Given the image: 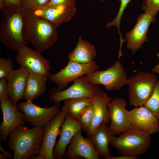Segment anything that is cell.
<instances>
[{
    "label": "cell",
    "mask_w": 159,
    "mask_h": 159,
    "mask_svg": "<svg viewBox=\"0 0 159 159\" xmlns=\"http://www.w3.org/2000/svg\"><path fill=\"white\" fill-rule=\"evenodd\" d=\"M24 37L41 52L54 46L58 38L56 28L46 20L34 15L29 9L22 8Z\"/></svg>",
    "instance_id": "cell-1"
},
{
    "label": "cell",
    "mask_w": 159,
    "mask_h": 159,
    "mask_svg": "<svg viewBox=\"0 0 159 159\" xmlns=\"http://www.w3.org/2000/svg\"><path fill=\"white\" fill-rule=\"evenodd\" d=\"M45 127H33L21 125L9 134L7 143L14 152L13 159H33L40 152Z\"/></svg>",
    "instance_id": "cell-2"
},
{
    "label": "cell",
    "mask_w": 159,
    "mask_h": 159,
    "mask_svg": "<svg viewBox=\"0 0 159 159\" xmlns=\"http://www.w3.org/2000/svg\"><path fill=\"white\" fill-rule=\"evenodd\" d=\"M22 8L4 9L1 11L2 12L0 25L1 41L6 47L17 52L28 43L23 34Z\"/></svg>",
    "instance_id": "cell-3"
},
{
    "label": "cell",
    "mask_w": 159,
    "mask_h": 159,
    "mask_svg": "<svg viewBox=\"0 0 159 159\" xmlns=\"http://www.w3.org/2000/svg\"><path fill=\"white\" fill-rule=\"evenodd\" d=\"M151 142L150 135L131 127L117 137L113 135L110 143L121 155L138 156L146 152Z\"/></svg>",
    "instance_id": "cell-4"
},
{
    "label": "cell",
    "mask_w": 159,
    "mask_h": 159,
    "mask_svg": "<svg viewBox=\"0 0 159 159\" xmlns=\"http://www.w3.org/2000/svg\"><path fill=\"white\" fill-rule=\"evenodd\" d=\"M158 80L153 72H139L127 78L130 105L135 107L144 105L152 95Z\"/></svg>",
    "instance_id": "cell-5"
},
{
    "label": "cell",
    "mask_w": 159,
    "mask_h": 159,
    "mask_svg": "<svg viewBox=\"0 0 159 159\" xmlns=\"http://www.w3.org/2000/svg\"><path fill=\"white\" fill-rule=\"evenodd\" d=\"M85 75L91 83L103 85L108 91H118L127 84L126 72L119 61L106 70H97Z\"/></svg>",
    "instance_id": "cell-6"
},
{
    "label": "cell",
    "mask_w": 159,
    "mask_h": 159,
    "mask_svg": "<svg viewBox=\"0 0 159 159\" xmlns=\"http://www.w3.org/2000/svg\"><path fill=\"white\" fill-rule=\"evenodd\" d=\"M74 82L72 85L64 90H60L57 88L51 89L49 94L50 101L54 104H57L68 98L92 97L100 90L98 85L91 83L85 75Z\"/></svg>",
    "instance_id": "cell-7"
},
{
    "label": "cell",
    "mask_w": 159,
    "mask_h": 159,
    "mask_svg": "<svg viewBox=\"0 0 159 159\" xmlns=\"http://www.w3.org/2000/svg\"><path fill=\"white\" fill-rule=\"evenodd\" d=\"M17 107L23 113L25 122L33 127H45L60 111V104L43 108L35 105L32 101L19 102Z\"/></svg>",
    "instance_id": "cell-8"
},
{
    "label": "cell",
    "mask_w": 159,
    "mask_h": 159,
    "mask_svg": "<svg viewBox=\"0 0 159 159\" xmlns=\"http://www.w3.org/2000/svg\"><path fill=\"white\" fill-rule=\"evenodd\" d=\"M98 67L94 61L88 63L82 64L69 60L63 69L55 74L50 73L48 77L56 84L58 89L62 90L69 82L97 70Z\"/></svg>",
    "instance_id": "cell-9"
},
{
    "label": "cell",
    "mask_w": 159,
    "mask_h": 159,
    "mask_svg": "<svg viewBox=\"0 0 159 159\" xmlns=\"http://www.w3.org/2000/svg\"><path fill=\"white\" fill-rule=\"evenodd\" d=\"M15 60L17 64L29 72L47 77L50 73V62L43 56L41 52L27 45L17 52Z\"/></svg>",
    "instance_id": "cell-10"
},
{
    "label": "cell",
    "mask_w": 159,
    "mask_h": 159,
    "mask_svg": "<svg viewBox=\"0 0 159 159\" xmlns=\"http://www.w3.org/2000/svg\"><path fill=\"white\" fill-rule=\"evenodd\" d=\"M127 104L123 98L115 97L107 105L110 124L108 127L111 133L117 135L132 127L129 111L126 108Z\"/></svg>",
    "instance_id": "cell-11"
},
{
    "label": "cell",
    "mask_w": 159,
    "mask_h": 159,
    "mask_svg": "<svg viewBox=\"0 0 159 159\" xmlns=\"http://www.w3.org/2000/svg\"><path fill=\"white\" fill-rule=\"evenodd\" d=\"M0 107L3 115V121L0 124V140L4 141L10 133L20 125L25 124L23 112L18 110L9 98L0 101Z\"/></svg>",
    "instance_id": "cell-12"
},
{
    "label": "cell",
    "mask_w": 159,
    "mask_h": 159,
    "mask_svg": "<svg viewBox=\"0 0 159 159\" xmlns=\"http://www.w3.org/2000/svg\"><path fill=\"white\" fill-rule=\"evenodd\" d=\"M156 20L155 17L148 13L141 14L137 19L136 24L130 31L125 34L127 48L135 54L145 42L148 39L147 37L149 27Z\"/></svg>",
    "instance_id": "cell-13"
},
{
    "label": "cell",
    "mask_w": 159,
    "mask_h": 159,
    "mask_svg": "<svg viewBox=\"0 0 159 159\" xmlns=\"http://www.w3.org/2000/svg\"><path fill=\"white\" fill-rule=\"evenodd\" d=\"M66 112L62 110L45 127L42 146L39 153L45 159H54L53 150L57 136L60 135L62 124L64 120Z\"/></svg>",
    "instance_id": "cell-14"
},
{
    "label": "cell",
    "mask_w": 159,
    "mask_h": 159,
    "mask_svg": "<svg viewBox=\"0 0 159 159\" xmlns=\"http://www.w3.org/2000/svg\"><path fill=\"white\" fill-rule=\"evenodd\" d=\"M30 10L35 16L47 21L56 29L62 24L70 21L77 11L75 6L63 5Z\"/></svg>",
    "instance_id": "cell-15"
},
{
    "label": "cell",
    "mask_w": 159,
    "mask_h": 159,
    "mask_svg": "<svg viewBox=\"0 0 159 159\" xmlns=\"http://www.w3.org/2000/svg\"><path fill=\"white\" fill-rule=\"evenodd\" d=\"M61 129L60 137L53 150V156L55 159L64 158L67 146L75 134L79 130H83V128L77 120L67 114Z\"/></svg>",
    "instance_id": "cell-16"
},
{
    "label": "cell",
    "mask_w": 159,
    "mask_h": 159,
    "mask_svg": "<svg viewBox=\"0 0 159 159\" xmlns=\"http://www.w3.org/2000/svg\"><path fill=\"white\" fill-rule=\"evenodd\" d=\"M82 130L74 136L66 148L64 158L75 159L84 158L86 159H99V155L90 140L82 135Z\"/></svg>",
    "instance_id": "cell-17"
},
{
    "label": "cell",
    "mask_w": 159,
    "mask_h": 159,
    "mask_svg": "<svg viewBox=\"0 0 159 159\" xmlns=\"http://www.w3.org/2000/svg\"><path fill=\"white\" fill-rule=\"evenodd\" d=\"M132 127L145 131L150 135L159 131V120L144 105L129 111Z\"/></svg>",
    "instance_id": "cell-18"
},
{
    "label": "cell",
    "mask_w": 159,
    "mask_h": 159,
    "mask_svg": "<svg viewBox=\"0 0 159 159\" xmlns=\"http://www.w3.org/2000/svg\"><path fill=\"white\" fill-rule=\"evenodd\" d=\"M112 100L111 97L101 90L92 97L93 117L90 127L86 133L87 136L93 134L102 123L107 125L110 122L107 105Z\"/></svg>",
    "instance_id": "cell-19"
},
{
    "label": "cell",
    "mask_w": 159,
    "mask_h": 159,
    "mask_svg": "<svg viewBox=\"0 0 159 159\" xmlns=\"http://www.w3.org/2000/svg\"><path fill=\"white\" fill-rule=\"evenodd\" d=\"M29 71L21 66L13 69L7 76L8 98L14 105L24 99V94Z\"/></svg>",
    "instance_id": "cell-20"
},
{
    "label": "cell",
    "mask_w": 159,
    "mask_h": 159,
    "mask_svg": "<svg viewBox=\"0 0 159 159\" xmlns=\"http://www.w3.org/2000/svg\"><path fill=\"white\" fill-rule=\"evenodd\" d=\"M104 122L102 123L97 127L95 132L88 136L94 148L99 156L105 159H109L111 156L108 145L110 143L113 136L108 127Z\"/></svg>",
    "instance_id": "cell-21"
},
{
    "label": "cell",
    "mask_w": 159,
    "mask_h": 159,
    "mask_svg": "<svg viewBox=\"0 0 159 159\" xmlns=\"http://www.w3.org/2000/svg\"><path fill=\"white\" fill-rule=\"evenodd\" d=\"M47 77L29 71L24 99L32 101L43 94L46 90Z\"/></svg>",
    "instance_id": "cell-22"
},
{
    "label": "cell",
    "mask_w": 159,
    "mask_h": 159,
    "mask_svg": "<svg viewBox=\"0 0 159 159\" xmlns=\"http://www.w3.org/2000/svg\"><path fill=\"white\" fill-rule=\"evenodd\" d=\"M96 54L95 47L80 37L76 47L67 55V57L69 60L78 63L87 64L93 61Z\"/></svg>",
    "instance_id": "cell-23"
},
{
    "label": "cell",
    "mask_w": 159,
    "mask_h": 159,
    "mask_svg": "<svg viewBox=\"0 0 159 159\" xmlns=\"http://www.w3.org/2000/svg\"><path fill=\"white\" fill-rule=\"evenodd\" d=\"M62 110L77 120L81 112L92 102V97L70 98L64 100Z\"/></svg>",
    "instance_id": "cell-24"
},
{
    "label": "cell",
    "mask_w": 159,
    "mask_h": 159,
    "mask_svg": "<svg viewBox=\"0 0 159 159\" xmlns=\"http://www.w3.org/2000/svg\"><path fill=\"white\" fill-rule=\"evenodd\" d=\"M94 110L92 102L81 112L77 119L81 124L83 130L86 133L91 125L93 117Z\"/></svg>",
    "instance_id": "cell-25"
},
{
    "label": "cell",
    "mask_w": 159,
    "mask_h": 159,
    "mask_svg": "<svg viewBox=\"0 0 159 159\" xmlns=\"http://www.w3.org/2000/svg\"><path fill=\"white\" fill-rule=\"evenodd\" d=\"M143 105L149 109L159 120V80L151 97Z\"/></svg>",
    "instance_id": "cell-26"
},
{
    "label": "cell",
    "mask_w": 159,
    "mask_h": 159,
    "mask_svg": "<svg viewBox=\"0 0 159 159\" xmlns=\"http://www.w3.org/2000/svg\"><path fill=\"white\" fill-rule=\"evenodd\" d=\"M120 3V6L118 14L115 19L110 22L108 23L106 25L107 28L110 29L112 26H117L120 36L121 35L120 30V21L124 11L128 5L131 0H118Z\"/></svg>",
    "instance_id": "cell-27"
},
{
    "label": "cell",
    "mask_w": 159,
    "mask_h": 159,
    "mask_svg": "<svg viewBox=\"0 0 159 159\" xmlns=\"http://www.w3.org/2000/svg\"><path fill=\"white\" fill-rule=\"evenodd\" d=\"M13 62L10 58H0V79L7 77L13 69Z\"/></svg>",
    "instance_id": "cell-28"
},
{
    "label": "cell",
    "mask_w": 159,
    "mask_h": 159,
    "mask_svg": "<svg viewBox=\"0 0 159 159\" xmlns=\"http://www.w3.org/2000/svg\"><path fill=\"white\" fill-rule=\"evenodd\" d=\"M142 8L145 13L155 17L159 11V0H144Z\"/></svg>",
    "instance_id": "cell-29"
},
{
    "label": "cell",
    "mask_w": 159,
    "mask_h": 159,
    "mask_svg": "<svg viewBox=\"0 0 159 159\" xmlns=\"http://www.w3.org/2000/svg\"><path fill=\"white\" fill-rule=\"evenodd\" d=\"M7 83V77L0 79V101L8 98Z\"/></svg>",
    "instance_id": "cell-30"
},
{
    "label": "cell",
    "mask_w": 159,
    "mask_h": 159,
    "mask_svg": "<svg viewBox=\"0 0 159 159\" xmlns=\"http://www.w3.org/2000/svg\"><path fill=\"white\" fill-rule=\"evenodd\" d=\"M76 0H50L48 3L43 7H49L59 5L75 6Z\"/></svg>",
    "instance_id": "cell-31"
},
{
    "label": "cell",
    "mask_w": 159,
    "mask_h": 159,
    "mask_svg": "<svg viewBox=\"0 0 159 159\" xmlns=\"http://www.w3.org/2000/svg\"><path fill=\"white\" fill-rule=\"evenodd\" d=\"M3 1L4 4V9H13L22 8V0H3Z\"/></svg>",
    "instance_id": "cell-32"
},
{
    "label": "cell",
    "mask_w": 159,
    "mask_h": 159,
    "mask_svg": "<svg viewBox=\"0 0 159 159\" xmlns=\"http://www.w3.org/2000/svg\"><path fill=\"white\" fill-rule=\"evenodd\" d=\"M50 0H33L30 9L33 10L45 6Z\"/></svg>",
    "instance_id": "cell-33"
},
{
    "label": "cell",
    "mask_w": 159,
    "mask_h": 159,
    "mask_svg": "<svg viewBox=\"0 0 159 159\" xmlns=\"http://www.w3.org/2000/svg\"><path fill=\"white\" fill-rule=\"evenodd\" d=\"M139 157L137 156H131L121 155L117 156H111L109 159H137Z\"/></svg>",
    "instance_id": "cell-34"
},
{
    "label": "cell",
    "mask_w": 159,
    "mask_h": 159,
    "mask_svg": "<svg viewBox=\"0 0 159 159\" xmlns=\"http://www.w3.org/2000/svg\"><path fill=\"white\" fill-rule=\"evenodd\" d=\"M33 0H22V8L24 9H30Z\"/></svg>",
    "instance_id": "cell-35"
},
{
    "label": "cell",
    "mask_w": 159,
    "mask_h": 159,
    "mask_svg": "<svg viewBox=\"0 0 159 159\" xmlns=\"http://www.w3.org/2000/svg\"><path fill=\"white\" fill-rule=\"evenodd\" d=\"M0 150L4 154L6 155L10 158H12V156L11 153L6 151L0 144Z\"/></svg>",
    "instance_id": "cell-36"
},
{
    "label": "cell",
    "mask_w": 159,
    "mask_h": 159,
    "mask_svg": "<svg viewBox=\"0 0 159 159\" xmlns=\"http://www.w3.org/2000/svg\"><path fill=\"white\" fill-rule=\"evenodd\" d=\"M159 59V52L156 55ZM150 70L154 73H157L159 74V63L156 66L153 68L150 69Z\"/></svg>",
    "instance_id": "cell-37"
},
{
    "label": "cell",
    "mask_w": 159,
    "mask_h": 159,
    "mask_svg": "<svg viewBox=\"0 0 159 159\" xmlns=\"http://www.w3.org/2000/svg\"><path fill=\"white\" fill-rule=\"evenodd\" d=\"M33 159H45V158L43 155L40 153H39L34 157Z\"/></svg>",
    "instance_id": "cell-38"
},
{
    "label": "cell",
    "mask_w": 159,
    "mask_h": 159,
    "mask_svg": "<svg viewBox=\"0 0 159 159\" xmlns=\"http://www.w3.org/2000/svg\"><path fill=\"white\" fill-rule=\"evenodd\" d=\"M8 157L3 153H0V159H7Z\"/></svg>",
    "instance_id": "cell-39"
}]
</instances>
